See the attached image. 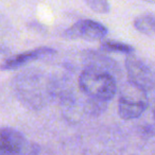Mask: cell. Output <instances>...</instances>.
<instances>
[{"label": "cell", "mask_w": 155, "mask_h": 155, "mask_svg": "<svg viewBox=\"0 0 155 155\" xmlns=\"http://www.w3.org/2000/svg\"><path fill=\"white\" fill-rule=\"evenodd\" d=\"M106 34L107 28L91 19L79 20L64 32V36L68 39H83L88 41H101Z\"/></svg>", "instance_id": "8992f818"}, {"label": "cell", "mask_w": 155, "mask_h": 155, "mask_svg": "<svg viewBox=\"0 0 155 155\" xmlns=\"http://www.w3.org/2000/svg\"><path fill=\"white\" fill-rule=\"evenodd\" d=\"M54 53H55V50L53 48H50V47L35 48V49L22 52L20 54L9 56L7 60H5L0 64V70L1 71L14 70V69H17L25 66V65L32 62V61L39 60V58H43L48 55H52Z\"/></svg>", "instance_id": "52a82bcc"}, {"label": "cell", "mask_w": 155, "mask_h": 155, "mask_svg": "<svg viewBox=\"0 0 155 155\" xmlns=\"http://www.w3.org/2000/svg\"><path fill=\"white\" fill-rule=\"evenodd\" d=\"M41 151L21 132L12 127H0V155L37 154Z\"/></svg>", "instance_id": "277c9868"}, {"label": "cell", "mask_w": 155, "mask_h": 155, "mask_svg": "<svg viewBox=\"0 0 155 155\" xmlns=\"http://www.w3.org/2000/svg\"><path fill=\"white\" fill-rule=\"evenodd\" d=\"M29 27H30V29H34L35 31H37V32H39V31H45V28H44L43 26H41V25H38L37 22H31V24H29Z\"/></svg>", "instance_id": "5bb4252c"}, {"label": "cell", "mask_w": 155, "mask_h": 155, "mask_svg": "<svg viewBox=\"0 0 155 155\" xmlns=\"http://www.w3.org/2000/svg\"><path fill=\"white\" fill-rule=\"evenodd\" d=\"M144 1H147V2L151 3V5H153L154 3V0H144Z\"/></svg>", "instance_id": "9a60e30c"}, {"label": "cell", "mask_w": 155, "mask_h": 155, "mask_svg": "<svg viewBox=\"0 0 155 155\" xmlns=\"http://www.w3.org/2000/svg\"><path fill=\"white\" fill-rule=\"evenodd\" d=\"M134 28L147 36H154L155 34V17L152 13H146L138 16L134 20Z\"/></svg>", "instance_id": "9c48e42d"}, {"label": "cell", "mask_w": 155, "mask_h": 155, "mask_svg": "<svg viewBox=\"0 0 155 155\" xmlns=\"http://www.w3.org/2000/svg\"><path fill=\"white\" fill-rule=\"evenodd\" d=\"M84 1L96 13L106 14L110 10V2H108V0H84Z\"/></svg>", "instance_id": "7c38bea8"}, {"label": "cell", "mask_w": 155, "mask_h": 155, "mask_svg": "<svg viewBox=\"0 0 155 155\" xmlns=\"http://www.w3.org/2000/svg\"><path fill=\"white\" fill-rule=\"evenodd\" d=\"M56 84L44 72L35 69L20 73L14 81L18 100L31 110H41L55 97Z\"/></svg>", "instance_id": "6da1fadb"}, {"label": "cell", "mask_w": 155, "mask_h": 155, "mask_svg": "<svg viewBox=\"0 0 155 155\" xmlns=\"http://www.w3.org/2000/svg\"><path fill=\"white\" fill-rule=\"evenodd\" d=\"M87 53L88 54H86V58H85L86 66L107 71L113 75L118 72V66L110 58H106L104 54H98L97 52H87Z\"/></svg>", "instance_id": "ba28073f"}, {"label": "cell", "mask_w": 155, "mask_h": 155, "mask_svg": "<svg viewBox=\"0 0 155 155\" xmlns=\"http://www.w3.org/2000/svg\"><path fill=\"white\" fill-rule=\"evenodd\" d=\"M10 48H8L7 46L5 45H0V58H2V56H9L10 55Z\"/></svg>", "instance_id": "4fadbf2b"}, {"label": "cell", "mask_w": 155, "mask_h": 155, "mask_svg": "<svg viewBox=\"0 0 155 155\" xmlns=\"http://www.w3.org/2000/svg\"><path fill=\"white\" fill-rule=\"evenodd\" d=\"M101 49L108 52H120L125 54H132L135 51L133 46L117 41H103L101 43Z\"/></svg>", "instance_id": "8fae6325"}, {"label": "cell", "mask_w": 155, "mask_h": 155, "mask_svg": "<svg viewBox=\"0 0 155 155\" xmlns=\"http://www.w3.org/2000/svg\"><path fill=\"white\" fill-rule=\"evenodd\" d=\"M125 70L129 78V82L146 93L153 91L154 88V74L151 68L140 58L135 55L129 54L125 58Z\"/></svg>", "instance_id": "5b68a950"}, {"label": "cell", "mask_w": 155, "mask_h": 155, "mask_svg": "<svg viewBox=\"0 0 155 155\" xmlns=\"http://www.w3.org/2000/svg\"><path fill=\"white\" fill-rule=\"evenodd\" d=\"M138 89H140L139 87L129 82V85L125 86L121 93L118 101V114L123 120L139 118L148 108L149 103L147 93H141L138 94V96H134V94Z\"/></svg>", "instance_id": "3957f363"}, {"label": "cell", "mask_w": 155, "mask_h": 155, "mask_svg": "<svg viewBox=\"0 0 155 155\" xmlns=\"http://www.w3.org/2000/svg\"><path fill=\"white\" fill-rule=\"evenodd\" d=\"M108 102L105 100L97 99V98L88 97L83 105V110L86 115L91 117H96L104 113L107 108Z\"/></svg>", "instance_id": "30bf717a"}, {"label": "cell", "mask_w": 155, "mask_h": 155, "mask_svg": "<svg viewBox=\"0 0 155 155\" xmlns=\"http://www.w3.org/2000/svg\"><path fill=\"white\" fill-rule=\"evenodd\" d=\"M79 87L88 97L110 102L117 93L115 77L107 71L86 66L79 77Z\"/></svg>", "instance_id": "7a4b0ae2"}]
</instances>
